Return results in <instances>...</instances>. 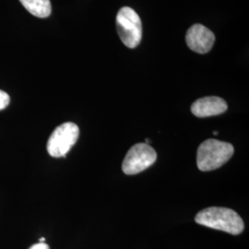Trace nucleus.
<instances>
[{
  "mask_svg": "<svg viewBox=\"0 0 249 249\" xmlns=\"http://www.w3.org/2000/svg\"><path fill=\"white\" fill-rule=\"evenodd\" d=\"M22 6L34 16L46 18L51 14L52 7L50 0H19Z\"/></svg>",
  "mask_w": 249,
  "mask_h": 249,
  "instance_id": "obj_8",
  "label": "nucleus"
},
{
  "mask_svg": "<svg viewBox=\"0 0 249 249\" xmlns=\"http://www.w3.org/2000/svg\"><path fill=\"white\" fill-rule=\"evenodd\" d=\"M231 143L217 140H207L201 143L196 152V165L202 172L218 169L230 160L233 154Z\"/></svg>",
  "mask_w": 249,
  "mask_h": 249,
  "instance_id": "obj_2",
  "label": "nucleus"
},
{
  "mask_svg": "<svg viewBox=\"0 0 249 249\" xmlns=\"http://www.w3.org/2000/svg\"><path fill=\"white\" fill-rule=\"evenodd\" d=\"M157 160L155 150L146 143H138L128 151L122 163L125 175H136L151 166Z\"/></svg>",
  "mask_w": 249,
  "mask_h": 249,
  "instance_id": "obj_5",
  "label": "nucleus"
},
{
  "mask_svg": "<svg viewBox=\"0 0 249 249\" xmlns=\"http://www.w3.org/2000/svg\"><path fill=\"white\" fill-rule=\"evenodd\" d=\"M227 104L223 99L210 96L194 102L191 107V112L196 117H209L223 114L227 110Z\"/></svg>",
  "mask_w": 249,
  "mask_h": 249,
  "instance_id": "obj_7",
  "label": "nucleus"
},
{
  "mask_svg": "<svg viewBox=\"0 0 249 249\" xmlns=\"http://www.w3.org/2000/svg\"><path fill=\"white\" fill-rule=\"evenodd\" d=\"M45 237H42V238H40V240H39V243H45Z\"/></svg>",
  "mask_w": 249,
  "mask_h": 249,
  "instance_id": "obj_11",
  "label": "nucleus"
},
{
  "mask_svg": "<svg viewBox=\"0 0 249 249\" xmlns=\"http://www.w3.org/2000/svg\"><path fill=\"white\" fill-rule=\"evenodd\" d=\"M116 29L121 41L128 48L140 45L142 38V24L140 16L134 9L124 7L116 16Z\"/></svg>",
  "mask_w": 249,
  "mask_h": 249,
  "instance_id": "obj_3",
  "label": "nucleus"
},
{
  "mask_svg": "<svg viewBox=\"0 0 249 249\" xmlns=\"http://www.w3.org/2000/svg\"><path fill=\"white\" fill-rule=\"evenodd\" d=\"M195 221L197 224L233 235L240 234L245 228L244 221L237 213L223 207L206 208L196 214Z\"/></svg>",
  "mask_w": 249,
  "mask_h": 249,
  "instance_id": "obj_1",
  "label": "nucleus"
},
{
  "mask_svg": "<svg viewBox=\"0 0 249 249\" xmlns=\"http://www.w3.org/2000/svg\"><path fill=\"white\" fill-rule=\"evenodd\" d=\"M80 136L79 126L72 122L58 125L48 139L46 149L54 158L65 157L76 144Z\"/></svg>",
  "mask_w": 249,
  "mask_h": 249,
  "instance_id": "obj_4",
  "label": "nucleus"
},
{
  "mask_svg": "<svg viewBox=\"0 0 249 249\" xmlns=\"http://www.w3.org/2000/svg\"><path fill=\"white\" fill-rule=\"evenodd\" d=\"M29 249H50V248L45 243H38V244L32 246Z\"/></svg>",
  "mask_w": 249,
  "mask_h": 249,
  "instance_id": "obj_10",
  "label": "nucleus"
},
{
  "mask_svg": "<svg viewBox=\"0 0 249 249\" xmlns=\"http://www.w3.org/2000/svg\"><path fill=\"white\" fill-rule=\"evenodd\" d=\"M10 102V98L9 95L5 92L4 90L0 89V111L4 110L6 107H8Z\"/></svg>",
  "mask_w": 249,
  "mask_h": 249,
  "instance_id": "obj_9",
  "label": "nucleus"
},
{
  "mask_svg": "<svg viewBox=\"0 0 249 249\" xmlns=\"http://www.w3.org/2000/svg\"><path fill=\"white\" fill-rule=\"evenodd\" d=\"M186 41L192 51L198 53H206L213 48L215 36L207 27L201 24H195L188 29Z\"/></svg>",
  "mask_w": 249,
  "mask_h": 249,
  "instance_id": "obj_6",
  "label": "nucleus"
},
{
  "mask_svg": "<svg viewBox=\"0 0 249 249\" xmlns=\"http://www.w3.org/2000/svg\"><path fill=\"white\" fill-rule=\"evenodd\" d=\"M213 135H218V131H213Z\"/></svg>",
  "mask_w": 249,
  "mask_h": 249,
  "instance_id": "obj_12",
  "label": "nucleus"
}]
</instances>
